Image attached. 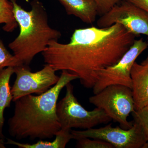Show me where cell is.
Wrapping results in <instances>:
<instances>
[{"mask_svg":"<svg viewBox=\"0 0 148 148\" xmlns=\"http://www.w3.org/2000/svg\"><path fill=\"white\" fill-rule=\"evenodd\" d=\"M137 36L122 25L76 29L70 42H50L42 53L45 64L57 71L75 74L84 87L92 88L97 73L116 64L132 45Z\"/></svg>","mask_w":148,"mask_h":148,"instance_id":"6da1fadb","label":"cell"},{"mask_svg":"<svg viewBox=\"0 0 148 148\" xmlns=\"http://www.w3.org/2000/svg\"><path fill=\"white\" fill-rule=\"evenodd\" d=\"M77 79L75 74L62 71L58 82L47 91L38 95H25L14 101L13 115L8 121L9 135L17 140L53 138L61 129L56 114L60 92Z\"/></svg>","mask_w":148,"mask_h":148,"instance_id":"7a4b0ae2","label":"cell"},{"mask_svg":"<svg viewBox=\"0 0 148 148\" xmlns=\"http://www.w3.org/2000/svg\"><path fill=\"white\" fill-rule=\"evenodd\" d=\"M10 1L20 32L8 47L13 51L16 66H29L35 56L43 52L50 42L58 41L61 34L49 26L47 12L39 0L31 2L29 11L22 8L16 0Z\"/></svg>","mask_w":148,"mask_h":148,"instance_id":"3957f363","label":"cell"},{"mask_svg":"<svg viewBox=\"0 0 148 148\" xmlns=\"http://www.w3.org/2000/svg\"><path fill=\"white\" fill-rule=\"evenodd\" d=\"M66 87V94L56 106V114L61 128L88 129L112 120L102 109L96 108L91 111L86 110L75 97L71 82Z\"/></svg>","mask_w":148,"mask_h":148,"instance_id":"277c9868","label":"cell"},{"mask_svg":"<svg viewBox=\"0 0 148 148\" xmlns=\"http://www.w3.org/2000/svg\"><path fill=\"white\" fill-rule=\"evenodd\" d=\"M88 100L118 123L121 128L127 130L132 127L133 121L127 119L130 114L135 110L131 88L121 85H112L90 96Z\"/></svg>","mask_w":148,"mask_h":148,"instance_id":"5b68a950","label":"cell"},{"mask_svg":"<svg viewBox=\"0 0 148 148\" xmlns=\"http://www.w3.org/2000/svg\"><path fill=\"white\" fill-rule=\"evenodd\" d=\"M148 47V43L143 38L135 40L129 50L116 64L98 72L96 82L92 87L94 94L112 85H121L132 89V66L138 56Z\"/></svg>","mask_w":148,"mask_h":148,"instance_id":"8992f818","label":"cell"},{"mask_svg":"<svg viewBox=\"0 0 148 148\" xmlns=\"http://www.w3.org/2000/svg\"><path fill=\"white\" fill-rule=\"evenodd\" d=\"M73 139L89 138L103 140L115 148H143L147 140L143 129L137 122L133 121L128 129L113 127L112 123L99 128L71 131Z\"/></svg>","mask_w":148,"mask_h":148,"instance_id":"52a82bcc","label":"cell"},{"mask_svg":"<svg viewBox=\"0 0 148 148\" xmlns=\"http://www.w3.org/2000/svg\"><path fill=\"white\" fill-rule=\"evenodd\" d=\"M121 24L128 32L148 37V12L127 0H122L97 21L99 28Z\"/></svg>","mask_w":148,"mask_h":148,"instance_id":"ba28073f","label":"cell"},{"mask_svg":"<svg viewBox=\"0 0 148 148\" xmlns=\"http://www.w3.org/2000/svg\"><path fill=\"white\" fill-rule=\"evenodd\" d=\"M14 68L16 79L11 88L13 101L30 94H41L53 86L60 77L51 66L45 64L39 71L31 72L29 66H19Z\"/></svg>","mask_w":148,"mask_h":148,"instance_id":"9c48e42d","label":"cell"},{"mask_svg":"<svg viewBox=\"0 0 148 148\" xmlns=\"http://www.w3.org/2000/svg\"><path fill=\"white\" fill-rule=\"evenodd\" d=\"M132 91L135 110L148 106V64L135 61L131 71Z\"/></svg>","mask_w":148,"mask_h":148,"instance_id":"30bf717a","label":"cell"},{"mask_svg":"<svg viewBox=\"0 0 148 148\" xmlns=\"http://www.w3.org/2000/svg\"><path fill=\"white\" fill-rule=\"evenodd\" d=\"M68 15H73L88 24H92L98 15V8L93 0H58Z\"/></svg>","mask_w":148,"mask_h":148,"instance_id":"8fae6325","label":"cell"},{"mask_svg":"<svg viewBox=\"0 0 148 148\" xmlns=\"http://www.w3.org/2000/svg\"><path fill=\"white\" fill-rule=\"evenodd\" d=\"M13 74V67H7L0 72V138L4 140L3 134L5 121L4 112L6 108L10 107L11 101H13L10 82Z\"/></svg>","mask_w":148,"mask_h":148,"instance_id":"7c38bea8","label":"cell"},{"mask_svg":"<svg viewBox=\"0 0 148 148\" xmlns=\"http://www.w3.org/2000/svg\"><path fill=\"white\" fill-rule=\"evenodd\" d=\"M71 129L61 128L55 135V140L52 142L40 140L34 144L21 143L11 139H7L5 145H13L19 148H64L70 140L73 139Z\"/></svg>","mask_w":148,"mask_h":148,"instance_id":"4fadbf2b","label":"cell"},{"mask_svg":"<svg viewBox=\"0 0 148 148\" xmlns=\"http://www.w3.org/2000/svg\"><path fill=\"white\" fill-rule=\"evenodd\" d=\"M4 24L5 32H12L18 27L13 12V5L10 0H0V24Z\"/></svg>","mask_w":148,"mask_h":148,"instance_id":"5bb4252c","label":"cell"},{"mask_svg":"<svg viewBox=\"0 0 148 148\" xmlns=\"http://www.w3.org/2000/svg\"><path fill=\"white\" fill-rule=\"evenodd\" d=\"M134 121L137 122L142 127L147 140L143 148H148V106L132 113Z\"/></svg>","mask_w":148,"mask_h":148,"instance_id":"9a60e30c","label":"cell"},{"mask_svg":"<svg viewBox=\"0 0 148 148\" xmlns=\"http://www.w3.org/2000/svg\"><path fill=\"white\" fill-rule=\"evenodd\" d=\"M77 147L79 148H114L111 144L98 139L82 138L77 140Z\"/></svg>","mask_w":148,"mask_h":148,"instance_id":"2e32d148","label":"cell"},{"mask_svg":"<svg viewBox=\"0 0 148 148\" xmlns=\"http://www.w3.org/2000/svg\"><path fill=\"white\" fill-rule=\"evenodd\" d=\"M16 66L14 56L11 54L0 39V72L7 67H14Z\"/></svg>","mask_w":148,"mask_h":148,"instance_id":"e0dca14e","label":"cell"},{"mask_svg":"<svg viewBox=\"0 0 148 148\" xmlns=\"http://www.w3.org/2000/svg\"><path fill=\"white\" fill-rule=\"evenodd\" d=\"M98 8V15L102 16L109 11L111 9L122 0H93Z\"/></svg>","mask_w":148,"mask_h":148,"instance_id":"ac0fdd59","label":"cell"},{"mask_svg":"<svg viewBox=\"0 0 148 148\" xmlns=\"http://www.w3.org/2000/svg\"><path fill=\"white\" fill-rule=\"evenodd\" d=\"M148 12V0H127Z\"/></svg>","mask_w":148,"mask_h":148,"instance_id":"d6986e66","label":"cell"},{"mask_svg":"<svg viewBox=\"0 0 148 148\" xmlns=\"http://www.w3.org/2000/svg\"><path fill=\"white\" fill-rule=\"evenodd\" d=\"M5 140L0 138V148H5Z\"/></svg>","mask_w":148,"mask_h":148,"instance_id":"ffe728a7","label":"cell"},{"mask_svg":"<svg viewBox=\"0 0 148 148\" xmlns=\"http://www.w3.org/2000/svg\"><path fill=\"white\" fill-rule=\"evenodd\" d=\"M147 63H148V55L146 59L144 60L141 64H143V65H145V64H147Z\"/></svg>","mask_w":148,"mask_h":148,"instance_id":"44dd1931","label":"cell"},{"mask_svg":"<svg viewBox=\"0 0 148 148\" xmlns=\"http://www.w3.org/2000/svg\"><path fill=\"white\" fill-rule=\"evenodd\" d=\"M147 64H148V63H147Z\"/></svg>","mask_w":148,"mask_h":148,"instance_id":"7402d4cb","label":"cell"}]
</instances>
